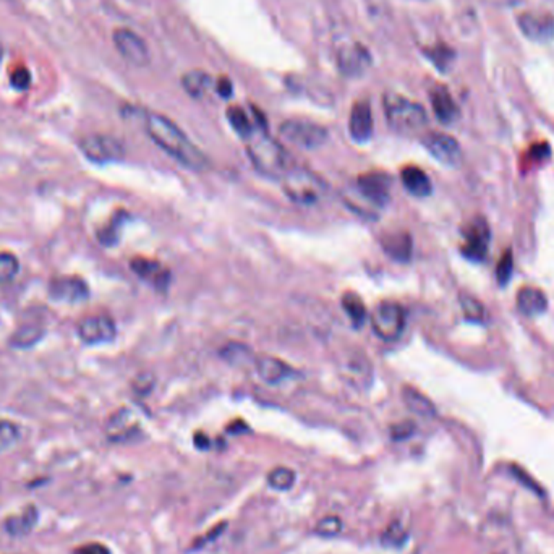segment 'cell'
<instances>
[{
	"mask_svg": "<svg viewBox=\"0 0 554 554\" xmlns=\"http://www.w3.org/2000/svg\"><path fill=\"white\" fill-rule=\"evenodd\" d=\"M400 180H402L405 190L417 198H426L433 192L430 177L417 166L404 167L400 172Z\"/></svg>",
	"mask_w": 554,
	"mask_h": 554,
	"instance_id": "20",
	"label": "cell"
},
{
	"mask_svg": "<svg viewBox=\"0 0 554 554\" xmlns=\"http://www.w3.org/2000/svg\"><path fill=\"white\" fill-rule=\"evenodd\" d=\"M269 486L277 491H287L290 490L295 483V472L287 467H276L273 468L268 475Z\"/></svg>",
	"mask_w": 554,
	"mask_h": 554,
	"instance_id": "32",
	"label": "cell"
},
{
	"mask_svg": "<svg viewBox=\"0 0 554 554\" xmlns=\"http://www.w3.org/2000/svg\"><path fill=\"white\" fill-rule=\"evenodd\" d=\"M221 357L230 363V365L235 366H245L250 365L251 362H255L256 358H253V353L248 347L241 346V344L232 342L229 346H226L221 350Z\"/></svg>",
	"mask_w": 554,
	"mask_h": 554,
	"instance_id": "30",
	"label": "cell"
},
{
	"mask_svg": "<svg viewBox=\"0 0 554 554\" xmlns=\"http://www.w3.org/2000/svg\"><path fill=\"white\" fill-rule=\"evenodd\" d=\"M281 135L304 150H318L329 138L328 130L323 125L301 119L286 120L281 125Z\"/></svg>",
	"mask_w": 554,
	"mask_h": 554,
	"instance_id": "6",
	"label": "cell"
},
{
	"mask_svg": "<svg viewBox=\"0 0 554 554\" xmlns=\"http://www.w3.org/2000/svg\"><path fill=\"white\" fill-rule=\"evenodd\" d=\"M144 128L161 150L193 170H204L209 166L208 157L198 150L190 138L177 125L161 114H146Z\"/></svg>",
	"mask_w": 554,
	"mask_h": 554,
	"instance_id": "1",
	"label": "cell"
},
{
	"mask_svg": "<svg viewBox=\"0 0 554 554\" xmlns=\"http://www.w3.org/2000/svg\"><path fill=\"white\" fill-rule=\"evenodd\" d=\"M517 310L527 318L543 315L548 310V299L543 290L537 287H524L517 293Z\"/></svg>",
	"mask_w": 554,
	"mask_h": 554,
	"instance_id": "19",
	"label": "cell"
},
{
	"mask_svg": "<svg viewBox=\"0 0 554 554\" xmlns=\"http://www.w3.org/2000/svg\"><path fill=\"white\" fill-rule=\"evenodd\" d=\"M133 273H137L143 281H148L152 284L157 290H167L170 284V271L167 268L162 266L161 263L152 261V259L146 258H135L130 263Z\"/></svg>",
	"mask_w": 554,
	"mask_h": 554,
	"instance_id": "17",
	"label": "cell"
},
{
	"mask_svg": "<svg viewBox=\"0 0 554 554\" xmlns=\"http://www.w3.org/2000/svg\"><path fill=\"white\" fill-rule=\"evenodd\" d=\"M430 101L433 112L441 123H454L459 119V107L455 104L454 97L451 96L448 88L437 85L430 91Z\"/></svg>",
	"mask_w": 554,
	"mask_h": 554,
	"instance_id": "18",
	"label": "cell"
},
{
	"mask_svg": "<svg viewBox=\"0 0 554 554\" xmlns=\"http://www.w3.org/2000/svg\"><path fill=\"white\" fill-rule=\"evenodd\" d=\"M135 390L139 394H148L151 390L152 386H155V378L150 373H144L141 376H138L137 381H135Z\"/></svg>",
	"mask_w": 554,
	"mask_h": 554,
	"instance_id": "42",
	"label": "cell"
},
{
	"mask_svg": "<svg viewBox=\"0 0 554 554\" xmlns=\"http://www.w3.org/2000/svg\"><path fill=\"white\" fill-rule=\"evenodd\" d=\"M73 554H110V551L106 544L92 542V543L81 544L80 548L75 549V553Z\"/></svg>",
	"mask_w": 554,
	"mask_h": 554,
	"instance_id": "41",
	"label": "cell"
},
{
	"mask_svg": "<svg viewBox=\"0 0 554 554\" xmlns=\"http://www.w3.org/2000/svg\"><path fill=\"white\" fill-rule=\"evenodd\" d=\"M20 439V430L15 423L2 420L0 422V454L10 451Z\"/></svg>",
	"mask_w": 554,
	"mask_h": 554,
	"instance_id": "33",
	"label": "cell"
},
{
	"mask_svg": "<svg viewBox=\"0 0 554 554\" xmlns=\"http://www.w3.org/2000/svg\"><path fill=\"white\" fill-rule=\"evenodd\" d=\"M181 85H184V90L190 96L195 97V99H199V97H203L209 91L212 81L211 77L206 72H203V70H192V72H187L181 77Z\"/></svg>",
	"mask_w": 554,
	"mask_h": 554,
	"instance_id": "26",
	"label": "cell"
},
{
	"mask_svg": "<svg viewBox=\"0 0 554 554\" xmlns=\"http://www.w3.org/2000/svg\"><path fill=\"white\" fill-rule=\"evenodd\" d=\"M405 540H407V532L399 522L390 524L384 530L383 537H381V542H383L384 546H402Z\"/></svg>",
	"mask_w": 554,
	"mask_h": 554,
	"instance_id": "37",
	"label": "cell"
},
{
	"mask_svg": "<svg viewBox=\"0 0 554 554\" xmlns=\"http://www.w3.org/2000/svg\"><path fill=\"white\" fill-rule=\"evenodd\" d=\"M425 54L428 55V59H430L431 62L441 70V72H446L454 59L453 49L446 48V46H442V44L435 46V48H431V49H426Z\"/></svg>",
	"mask_w": 554,
	"mask_h": 554,
	"instance_id": "35",
	"label": "cell"
},
{
	"mask_svg": "<svg viewBox=\"0 0 554 554\" xmlns=\"http://www.w3.org/2000/svg\"><path fill=\"white\" fill-rule=\"evenodd\" d=\"M383 248L390 258L399 263H407L412 256V239L407 232H393L381 240Z\"/></svg>",
	"mask_w": 554,
	"mask_h": 554,
	"instance_id": "22",
	"label": "cell"
},
{
	"mask_svg": "<svg viewBox=\"0 0 554 554\" xmlns=\"http://www.w3.org/2000/svg\"><path fill=\"white\" fill-rule=\"evenodd\" d=\"M402 399L405 405L417 415L433 418L436 415V407L426 395H423L420 390L410 388V386H404L402 388Z\"/></svg>",
	"mask_w": 554,
	"mask_h": 554,
	"instance_id": "25",
	"label": "cell"
},
{
	"mask_svg": "<svg viewBox=\"0 0 554 554\" xmlns=\"http://www.w3.org/2000/svg\"><path fill=\"white\" fill-rule=\"evenodd\" d=\"M383 104L389 127L397 130V132H417V130L425 127L428 122L425 109L420 104L397 95V92H386Z\"/></svg>",
	"mask_w": 554,
	"mask_h": 554,
	"instance_id": "3",
	"label": "cell"
},
{
	"mask_svg": "<svg viewBox=\"0 0 554 554\" xmlns=\"http://www.w3.org/2000/svg\"><path fill=\"white\" fill-rule=\"evenodd\" d=\"M10 83L12 86L18 91H25L31 85V73L28 72L26 67H17L13 68L12 75H10Z\"/></svg>",
	"mask_w": 554,
	"mask_h": 554,
	"instance_id": "39",
	"label": "cell"
},
{
	"mask_svg": "<svg viewBox=\"0 0 554 554\" xmlns=\"http://www.w3.org/2000/svg\"><path fill=\"white\" fill-rule=\"evenodd\" d=\"M255 370L264 383L277 384L290 375V366L276 357L261 355L255 360Z\"/></svg>",
	"mask_w": 554,
	"mask_h": 554,
	"instance_id": "21",
	"label": "cell"
},
{
	"mask_svg": "<svg viewBox=\"0 0 554 554\" xmlns=\"http://www.w3.org/2000/svg\"><path fill=\"white\" fill-rule=\"evenodd\" d=\"M405 311L395 301H383L370 316L375 334L386 342H394L402 336L405 329Z\"/></svg>",
	"mask_w": 554,
	"mask_h": 554,
	"instance_id": "5",
	"label": "cell"
},
{
	"mask_svg": "<svg viewBox=\"0 0 554 554\" xmlns=\"http://www.w3.org/2000/svg\"><path fill=\"white\" fill-rule=\"evenodd\" d=\"M216 91L221 97H230L232 96V81L227 77H221L216 81Z\"/></svg>",
	"mask_w": 554,
	"mask_h": 554,
	"instance_id": "43",
	"label": "cell"
},
{
	"mask_svg": "<svg viewBox=\"0 0 554 554\" xmlns=\"http://www.w3.org/2000/svg\"><path fill=\"white\" fill-rule=\"evenodd\" d=\"M371 54L365 46L360 43H352L339 50L337 54V67L342 75L348 78L362 77L370 68Z\"/></svg>",
	"mask_w": 554,
	"mask_h": 554,
	"instance_id": "13",
	"label": "cell"
},
{
	"mask_svg": "<svg viewBox=\"0 0 554 554\" xmlns=\"http://www.w3.org/2000/svg\"><path fill=\"white\" fill-rule=\"evenodd\" d=\"M49 297L54 301L63 304H80L90 297V288L80 277H59L49 286Z\"/></svg>",
	"mask_w": 554,
	"mask_h": 554,
	"instance_id": "14",
	"label": "cell"
},
{
	"mask_svg": "<svg viewBox=\"0 0 554 554\" xmlns=\"http://www.w3.org/2000/svg\"><path fill=\"white\" fill-rule=\"evenodd\" d=\"M460 306H462L465 318L472 321V323H483L486 319L485 306L482 305V301L468 295V293H462L460 295Z\"/></svg>",
	"mask_w": 554,
	"mask_h": 554,
	"instance_id": "31",
	"label": "cell"
},
{
	"mask_svg": "<svg viewBox=\"0 0 554 554\" xmlns=\"http://www.w3.org/2000/svg\"><path fill=\"white\" fill-rule=\"evenodd\" d=\"M80 150L86 159L96 164H107L123 159V144L109 135H90L80 141Z\"/></svg>",
	"mask_w": 554,
	"mask_h": 554,
	"instance_id": "8",
	"label": "cell"
},
{
	"mask_svg": "<svg viewBox=\"0 0 554 554\" xmlns=\"http://www.w3.org/2000/svg\"><path fill=\"white\" fill-rule=\"evenodd\" d=\"M224 527H227V524H219L217 527L211 528V532L208 533V537H204V538H201V540H197V542H195L193 546H195V548L204 546V544H206L208 542H211V540H216V538L219 537V535L222 533V528H224Z\"/></svg>",
	"mask_w": 554,
	"mask_h": 554,
	"instance_id": "44",
	"label": "cell"
},
{
	"mask_svg": "<svg viewBox=\"0 0 554 554\" xmlns=\"http://www.w3.org/2000/svg\"><path fill=\"white\" fill-rule=\"evenodd\" d=\"M373 112L368 101H357L352 106L350 117H348V130L350 137L357 143H366L373 135Z\"/></svg>",
	"mask_w": 554,
	"mask_h": 554,
	"instance_id": "16",
	"label": "cell"
},
{
	"mask_svg": "<svg viewBox=\"0 0 554 554\" xmlns=\"http://www.w3.org/2000/svg\"><path fill=\"white\" fill-rule=\"evenodd\" d=\"M423 144L430 155L441 164L457 167L462 162V150L457 139L446 133H430L423 139Z\"/></svg>",
	"mask_w": 554,
	"mask_h": 554,
	"instance_id": "12",
	"label": "cell"
},
{
	"mask_svg": "<svg viewBox=\"0 0 554 554\" xmlns=\"http://www.w3.org/2000/svg\"><path fill=\"white\" fill-rule=\"evenodd\" d=\"M20 271V261L15 255L0 253V284H7L15 279Z\"/></svg>",
	"mask_w": 554,
	"mask_h": 554,
	"instance_id": "34",
	"label": "cell"
},
{
	"mask_svg": "<svg viewBox=\"0 0 554 554\" xmlns=\"http://www.w3.org/2000/svg\"><path fill=\"white\" fill-rule=\"evenodd\" d=\"M137 430V423L130 410H120L110 418L107 425V436L112 441H125Z\"/></svg>",
	"mask_w": 554,
	"mask_h": 554,
	"instance_id": "24",
	"label": "cell"
},
{
	"mask_svg": "<svg viewBox=\"0 0 554 554\" xmlns=\"http://www.w3.org/2000/svg\"><path fill=\"white\" fill-rule=\"evenodd\" d=\"M464 240L462 255L470 261L479 263L486 258L488 248L491 241V230L486 219L482 216L473 217L464 227Z\"/></svg>",
	"mask_w": 554,
	"mask_h": 554,
	"instance_id": "7",
	"label": "cell"
},
{
	"mask_svg": "<svg viewBox=\"0 0 554 554\" xmlns=\"http://www.w3.org/2000/svg\"><path fill=\"white\" fill-rule=\"evenodd\" d=\"M512 271H514V256H512V251L507 250L504 251V255L501 256L499 263H497L496 268V276L499 286H506L507 282L511 281Z\"/></svg>",
	"mask_w": 554,
	"mask_h": 554,
	"instance_id": "38",
	"label": "cell"
},
{
	"mask_svg": "<svg viewBox=\"0 0 554 554\" xmlns=\"http://www.w3.org/2000/svg\"><path fill=\"white\" fill-rule=\"evenodd\" d=\"M281 180L282 190L288 199L301 206H311L321 201L328 190V185L321 180V177L306 169H297V167H292Z\"/></svg>",
	"mask_w": 554,
	"mask_h": 554,
	"instance_id": "4",
	"label": "cell"
},
{
	"mask_svg": "<svg viewBox=\"0 0 554 554\" xmlns=\"http://www.w3.org/2000/svg\"><path fill=\"white\" fill-rule=\"evenodd\" d=\"M114 44L119 54L135 67H144L150 63V50L144 41L139 38L137 32L127 28H119L114 31Z\"/></svg>",
	"mask_w": 554,
	"mask_h": 554,
	"instance_id": "9",
	"label": "cell"
},
{
	"mask_svg": "<svg viewBox=\"0 0 554 554\" xmlns=\"http://www.w3.org/2000/svg\"><path fill=\"white\" fill-rule=\"evenodd\" d=\"M38 522V509L34 506H28L20 514L10 515L6 520V530L13 537H25Z\"/></svg>",
	"mask_w": 554,
	"mask_h": 554,
	"instance_id": "23",
	"label": "cell"
},
{
	"mask_svg": "<svg viewBox=\"0 0 554 554\" xmlns=\"http://www.w3.org/2000/svg\"><path fill=\"white\" fill-rule=\"evenodd\" d=\"M226 115H227V120H229V123L232 125V128H234L241 138L248 139L251 135L255 133L253 122H251L248 114H246L241 107L230 106L229 109H227Z\"/></svg>",
	"mask_w": 554,
	"mask_h": 554,
	"instance_id": "28",
	"label": "cell"
},
{
	"mask_svg": "<svg viewBox=\"0 0 554 554\" xmlns=\"http://www.w3.org/2000/svg\"><path fill=\"white\" fill-rule=\"evenodd\" d=\"M355 188L368 203L383 208L390 198V177L384 172H366L358 177Z\"/></svg>",
	"mask_w": 554,
	"mask_h": 554,
	"instance_id": "10",
	"label": "cell"
},
{
	"mask_svg": "<svg viewBox=\"0 0 554 554\" xmlns=\"http://www.w3.org/2000/svg\"><path fill=\"white\" fill-rule=\"evenodd\" d=\"M517 21L528 39L548 43L554 38V17L549 13H522Z\"/></svg>",
	"mask_w": 554,
	"mask_h": 554,
	"instance_id": "15",
	"label": "cell"
},
{
	"mask_svg": "<svg viewBox=\"0 0 554 554\" xmlns=\"http://www.w3.org/2000/svg\"><path fill=\"white\" fill-rule=\"evenodd\" d=\"M342 308L346 310L347 316L350 318V321L357 326V328L366 321V316H368L366 306H365V304H363V300L360 299V297L357 295V293L347 292L346 295L342 297Z\"/></svg>",
	"mask_w": 554,
	"mask_h": 554,
	"instance_id": "29",
	"label": "cell"
},
{
	"mask_svg": "<svg viewBox=\"0 0 554 554\" xmlns=\"http://www.w3.org/2000/svg\"><path fill=\"white\" fill-rule=\"evenodd\" d=\"M344 528V522L341 519H339L337 515H326L323 519L319 520L318 524H316L315 527V532L319 535V537H336L342 532Z\"/></svg>",
	"mask_w": 554,
	"mask_h": 554,
	"instance_id": "36",
	"label": "cell"
},
{
	"mask_svg": "<svg viewBox=\"0 0 554 554\" xmlns=\"http://www.w3.org/2000/svg\"><path fill=\"white\" fill-rule=\"evenodd\" d=\"M78 337L88 346H97V344L112 342L117 336V328L112 318L104 315L88 316L78 323Z\"/></svg>",
	"mask_w": 554,
	"mask_h": 554,
	"instance_id": "11",
	"label": "cell"
},
{
	"mask_svg": "<svg viewBox=\"0 0 554 554\" xmlns=\"http://www.w3.org/2000/svg\"><path fill=\"white\" fill-rule=\"evenodd\" d=\"M415 433V423L413 422H400L390 428V436L395 441H404Z\"/></svg>",
	"mask_w": 554,
	"mask_h": 554,
	"instance_id": "40",
	"label": "cell"
},
{
	"mask_svg": "<svg viewBox=\"0 0 554 554\" xmlns=\"http://www.w3.org/2000/svg\"><path fill=\"white\" fill-rule=\"evenodd\" d=\"M512 470H514V475H515V477H517V478H519V479H520V482H522V483H525V485H527L528 488H532V490H533L535 493H540V486L537 485V483H535V482H533V479H532V477H528V475H527V473H525V472H524V470H520L519 467H517V468L514 467V468H512Z\"/></svg>",
	"mask_w": 554,
	"mask_h": 554,
	"instance_id": "45",
	"label": "cell"
},
{
	"mask_svg": "<svg viewBox=\"0 0 554 554\" xmlns=\"http://www.w3.org/2000/svg\"><path fill=\"white\" fill-rule=\"evenodd\" d=\"M44 328L38 323H28L20 326L10 337V346L17 348H30L36 346L44 337Z\"/></svg>",
	"mask_w": 554,
	"mask_h": 554,
	"instance_id": "27",
	"label": "cell"
},
{
	"mask_svg": "<svg viewBox=\"0 0 554 554\" xmlns=\"http://www.w3.org/2000/svg\"><path fill=\"white\" fill-rule=\"evenodd\" d=\"M195 444H197V448L199 449H208L209 448L208 436L203 435V433H198V435L195 436Z\"/></svg>",
	"mask_w": 554,
	"mask_h": 554,
	"instance_id": "46",
	"label": "cell"
},
{
	"mask_svg": "<svg viewBox=\"0 0 554 554\" xmlns=\"http://www.w3.org/2000/svg\"><path fill=\"white\" fill-rule=\"evenodd\" d=\"M246 155L259 174L273 179H282L292 169L286 148L264 132L253 133L246 139Z\"/></svg>",
	"mask_w": 554,
	"mask_h": 554,
	"instance_id": "2",
	"label": "cell"
}]
</instances>
